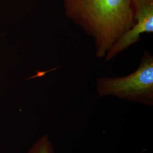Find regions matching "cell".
I'll use <instances>...</instances> for the list:
<instances>
[{
    "instance_id": "1",
    "label": "cell",
    "mask_w": 153,
    "mask_h": 153,
    "mask_svg": "<svg viewBox=\"0 0 153 153\" xmlns=\"http://www.w3.org/2000/svg\"><path fill=\"white\" fill-rule=\"evenodd\" d=\"M64 8L66 16L93 38L99 59L134 25L131 0H64Z\"/></svg>"
},
{
    "instance_id": "2",
    "label": "cell",
    "mask_w": 153,
    "mask_h": 153,
    "mask_svg": "<svg viewBox=\"0 0 153 153\" xmlns=\"http://www.w3.org/2000/svg\"><path fill=\"white\" fill-rule=\"evenodd\" d=\"M100 97H115L131 102L153 105V57L146 52L138 68L126 76L100 77L97 80Z\"/></svg>"
},
{
    "instance_id": "3",
    "label": "cell",
    "mask_w": 153,
    "mask_h": 153,
    "mask_svg": "<svg viewBox=\"0 0 153 153\" xmlns=\"http://www.w3.org/2000/svg\"><path fill=\"white\" fill-rule=\"evenodd\" d=\"M134 25L122 35L109 49L105 62L115 58L132 45L139 42L143 33L153 32V0H131Z\"/></svg>"
},
{
    "instance_id": "4",
    "label": "cell",
    "mask_w": 153,
    "mask_h": 153,
    "mask_svg": "<svg viewBox=\"0 0 153 153\" xmlns=\"http://www.w3.org/2000/svg\"><path fill=\"white\" fill-rule=\"evenodd\" d=\"M28 153H54L52 145L45 135L40 139Z\"/></svg>"
}]
</instances>
